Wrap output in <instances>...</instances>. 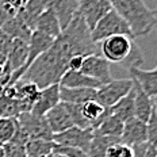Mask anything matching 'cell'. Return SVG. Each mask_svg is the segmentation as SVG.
I'll return each instance as SVG.
<instances>
[{
	"label": "cell",
	"instance_id": "obj_8",
	"mask_svg": "<svg viewBox=\"0 0 157 157\" xmlns=\"http://www.w3.org/2000/svg\"><path fill=\"white\" fill-rule=\"evenodd\" d=\"M77 12L84 19V22L87 23L90 30H92L95 25L107 12L113 10V4L110 3V0H77Z\"/></svg>",
	"mask_w": 157,
	"mask_h": 157
},
{
	"label": "cell",
	"instance_id": "obj_31",
	"mask_svg": "<svg viewBox=\"0 0 157 157\" xmlns=\"http://www.w3.org/2000/svg\"><path fill=\"white\" fill-rule=\"evenodd\" d=\"M53 150L63 153V155H65L67 157H90L84 150H81V149L71 148V146H60V145H57V144H54Z\"/></svg>",
	"mask_w": 157,
	"mask_h": 157
},
{
	"label": "cell",
	"instance_id": "obj_6",
	"mask_svg": "<svg viewBox=\"0 0 157 157\" xmlns=\"http://www.w3.org/2000/svg\"><path fill=\"white\" fill-rule=\"evenodd\" d=\"M94 138V129H81L72 126L63 133L53 134V142L60 146H71V148L81 149L88 155L91 141Z\"/></svg>",
	"mask_w": 157,
	"mask_h": 157
},
{
	"label": "cell",
	"instance_id": "obj_7",
	"mask_svg": "<svg viewBox=\"0 0 157 157\" xmlns=\"http://www.w3.org/2000/svg\"><path fill=\"white\" fill-rule=\"evenodd\" d=\"M16 119H18L19 126L27 134L29 140L53 141V133H52L45 117L35 115V114L27 111V113H22Z\"/></svg>",
	"mask_w": 157,
	"mask_h": 157
},
{
	"label": "cell",
	"instance_id": "obj_21",
	"mask_svg": "<svg viewBox=\"0 0 157 157\" xmlns=\"http://www.w3.org/2000/svg\"><path fill=\"white\" fill-rule=\"evenodd\" d=\"M0 30L4 31L6 34H8L10 37H12L15 39H23L26 42H29L30 35L33 33V30L22 21V18L19 15L8 19V21L0 27Z\"/></svg>",
	"mask_w": 157,
	"mask_h": 157
},
{
	"label": "cell",
	"instance_id": "obj_30",
	"mask_svg": "<svg viewBox=\"0 0 157 157\" xmlns=\"http://www.w3.org/2000/svg\"><path fill=\"white\" fill-rule=\"evenodd\" d=\"M146 134H148L146 142L157 149V113L155 109H153L148 122H146Z\"/></svg>",
	"mask_w": 157,
	"mask_h": 157
},
{
	"label": "cell",
	"instance_id": "obj_28",
	"mask_svg": "<svg viewBox=\"0 0 157 157\" xmlns=\"http://www.w3.org/2000/svg\"><path fill=\"white\" fill-rule=\"evenodd\" d=\"M3 150H4L6 157H27L26 152V144L11 140L7 144H3Z\"/></svg>",
	"mask_w": 157,
	"mask_h": 157
},
{
	"label": "cell",
	"instance_id": "obj_36",
	"mask_svg": "<svg viewBox=\"0 0 157 157\" xmlns=\"http://www.w3.org/2000/svg\"><path fill=\"white\" fill-rule=\"evenodd\" d=\"M153 104H155V110L157 113V98H153Z\"/></svg>",
	"mask_w": 157,
	"mask_h": 157
},
{
	"label": "cell",
	"instance_id": "obj_17",
	"mask_svg": "<svg viewBox=\"0 0 157 157\" xmlns=\"http://www.w3.org/2000/svg\"><path fill=\"white\" fill-rule=\"evenodd\" d=\"M58 84L61 87H67V88H95V90H98L102 86V83L99 80H96V78L87 76L80 71H69V69L63 75Z\"/></svg>",
	"mask_w": 157,
	"mask_h": 157
},
{
	"label": "cell",
	"instance_id": "obj_14",
	"mask_svg": "<svg viewBox=\"0 0 157 157\" xmlns=\"http://www.w3.org/2000/svg\"><path fill=\"white\" fill-rule=\"evenodd\" d=\"M133 80V88H134V117L141 119L142 122H148L150 114H152L155 104L153 99L149 95L145 94V91L141 88L136 78L130 77Z\"/></svg>",
	"mask_w": 157,
	"mask_h": 157
},
{
	"label": "cell",
	"instance_id": "obj_11",
	"mask_svg": "<svg viewBox=\"0 0 157 157\" xmlns=\"http://www.w3.org/2000/svg\"><path fill=\"white\" fill-rule=\"evenodd\" d=\"M61 102L60 99V84H52L49 87L41 88L37 96V100L33 104L30 113L39 117H45L49 110Z\"/></svg>",
	"mask_w": 157,
	"mask_h": 157
},
{
	"label": "cell",
	"instance_id": "obj_18",
	"mask_svg": "<svg viewBox=\"0 0 157 157\" xmlns=\"http://www.w3.org/2000/svg\"><path fill=\"white\" fill-rule=\"evenodd\" d=\"M34 30H37L39 33H44V34H46L53 39H56L61 34L63 29H61L60 21H58L57 15L54 14V11L52 8L46 7L44 10V12L38 16L37 22H35Z\"/></svg>",
	"mask_w": 157,
	"mask_h": 157
},
{
	"label": "cell",
	"instance_id": "obj_5",
	"mask_svg": "<svg viewBox=\"0 0 157 157\" xmlns=\"http://www.w3.org/2000/svg\"><path fill=\"white\" fill-rule=\"evenodd\" d=\"M132 88H133L132 78H118V80L113 78L110 83L102 84L98 88L95 100H98L106 109H110L118 100H121L123 96H126L132 91Z\"/></svg>",
	"mask_w": 157,
	"mask_h": 157
},
{
	"label": "cell",
	"instance_id": "obj_12",
	"mask_svg": "<svg viewBox=\"0 0 157 157\" xmlns=\"http://www.w3.org/2000/svg\"><path fill=\"white\" fill-rule=\"evenodd\" d=\"M146 140H148L146 122H142L141 119H138L136 117L125 121L123 132L122 136H121V142L126 144L129 146H134L146 142Z\"/></svg>",
	"mask_w": 157,
	"mask_h": 157
},
{
	"label": "cell",
	"instance_id": "obj_33",
	"mask_svg": "<svg viewBox=\"0 0 157 157\" xmlns=\"http://www.w3.org/2000/svg\"><path fill=\"white\" fill-rule=\"evenodd\" d=\"M84 57H86V56H75V57H72L71 61H69V65H68V69L69 71H80Z\"/></svg>",
	"mask_w": 157,
	"mask_h": 157
},
{
	"label": "cell",
	"instance_id": "obj_32",
	"mask_svg": "<svg viewBox=\"0 0 157 157\" xmlns=\"http://www.w3.org/2000/svg\"><path fill=\"white\" fill-rule=\"evenodd\" d=\"M12 42H14V38L0 30V54H3L6 58H7V54H8L10 49H11Z\"/></svg>",
	"mask_w": 157,
	"mask_h": 157
},
{
	"label": "cell",
	"instance_id": "obj_2",
	"mask_svg": "<svg viewBox=\"0 0 157 157\" xmlns=\"http://www.w3.org/2000/svg\"><path fill=\"white\" fill-rule=\"evenodd\" d=\"M98 46L100 56L110 64H122L129 69L132 67H141L144 63L141 50L130 35H111L98 44Z\"/></svg>",
	"mask_w": 157,
	"mask_h": 157
},
{
	"label": "cell",
	"instance_id": "obj_22",
	"mask_svg": "<svg viewBox=\"0 0 157 157\" xmlns=\"http://www.w3.org/2000/svg\"><path fill=\"white\" fill-rule=\"evenodd\" d=\"M46 7H48L46 0H27L23 10H22L18 15L21 16L22 21H23L31 30H34L35 22H37L38 16L44 12V10Z\"/></svg>",
	"mask_w": 157,
	"mask_h": 157
},
{
	"label": "cell",
	"instance_id": "obj_37",
	"mask_svg": "<svg viewBox=\"0 0 157 157\" xmlns=\"http://www.w3.org/2000/svg\"><path fill=\"white\" fill-rule=\"evenodd\" d=\"M0 157H6L4 156V150H3V146L0 145Z\"/></svg>",
	"mask_w": 157,
	"mask_h": 157
},
{
	"label": "cell",
	"instance_id": "obj_23",
	"mask_svg": "<svg viewBox=\"0 0 157 157\" xmlns=\"http://www.w3.org/2000/svg\"><path fill=\"white\" fill-rule=\"evenodd\" d=\"M109 111L110 114L118 117L123 122L133 118L134 117V88H132V91L126 96H123L121 100H118L114 106H111Z\"/></svg>",
	"mask_w": 157,
	"mask_h": 157
},
{
	"label": "cell",
	"instance_id": "obj_20",
	"mask_svg": "<svg viewBox=\"0 0 157 157\" xmlns=\"http://www.w3.org/2000/svg\"><path fill=\"white\" fill-rule=\"evenodd\" d=\"M96 90L95 88H67L60 86V99L63 103L83 104L88 100H95Z\"/></svg>",
	"mask_w": 157,
	"mask_h": 157
},
{
	"label": "cell",
	"instance_id": "obj_24",
	"mask_svg": "<svg viewBox=\"0 0 157 157\" xmlns=\"http://www.w3.org/2000/svg\"><path fill=\"white\" fill-rule=\"evenodd\" d=\"M119 141H121V138L110 137V136H103V134L98 133L96 130H94V138H92V141H91L88 156L90 157H104L106 156L107 149H109L113 144L119 142Z\"/></svg>",
	"mask_w": 157,
	"mask_h": 157
},
{
	"label": "cell",
	"instance_id": "obj_29",
	"mask_svg": "<svg viewBox=\"0 0 157 157\" xmlns=\"http://www.w3.org/2000/svg\"><path fill=\"white\" fill-rule=\"evenodd\" d=\"M104 157H134L133 148L126 144L122 142H115L107 149L106 156Z\"/></svg>",
	"mask_w": 157,
	"mask_h": 157
},
{
	"label": "cell",
	"instance_id": "obj_19",
	"mask_svg": "<svg viewBox=\"0 0 157 157\" xmlns=\"http://www.w3.org/2000/svg\"><path fill=\"white\" fill-rule=\"evenodd\" d=\"M78 107L83 118L90 123L92 129H96L104 121V118L109 115V109L102 106L98 100H88L83 104H78Z\"/></svg>",
	"mask_w": 157,
	"mask_h": 157
},
{
	"label": "cell",
	"instance_id": "obj_39",
	"mask_svg": "<svg viewBox=\"0 0 157 157\" xmlns=\"http://www.w3.org/2000/svg\"><path fill=\"white\" fill-rule=\"evenodd\" d=\"M42 157H48V156H42Z\"/></svg>",
	"mask_w": 157,
	"mask_h": 157
},
{
	"label": "cell",
	"instance_id": "obj_9",
	"mask_svg": "<svg viewBox=\"0 0 157 157\" xmlns=\"http://www.w3.org/2000/svg\"><path fill=\"white\" fill-rule=\"evenodd\" d=\"M80 72H83L87 76H91L99 80L102 84L110 83L113 80L111 75V64L100 54H90L86 56L81 64Z\"/></svg>",
	"mask_w": 157,
	"mask_h": 157
},
{
	"label": "cell",
	"instance_id": "obj_10",
	"mask_svg": "<svg viewBox=\"0 0 157 157\" xmlns=\"http://www.w3.org/2000/svg\"><path fill=\"white\" fill-rule=\"evenodd\" d=\"M45 119H46L48 125L50 127L53 134L63 133L65 130L69 129V127L75 126L67 103H63V102L56 104L53 109L49 110L48 113L45 114Z\"/></svg>",
	"mask_w": 157,
	"mask_h": 157
},
{
	"label": "cell",
	"instance_id": "obj_26",
	"mask_svg": "<svg viewBox=\"0 0 157 157\" xmlns=\"http://www.w3.org/2000/svg\"><path fill=\"white\" fill-rule=\"evenodd\" d=\"M54 142L46 140H29L26 144L27 157H42L49 156L53 152Z\"/></svg>",
	"mask_w": 157,
	"mask_h": 157
},
{
	"label": "cell",
	"instance_id": "obj_15",
	"mask_svg": "<svg viewBox=\"0 0 157 157\" xmlns=\"http://www.w3.org/2000/svg\"><path fill=\"white\" fill-rule=\"evenodd\" d=\"M127 71L130 73V77L136 78L146 95H149L152 99L157 98V67L150 71L141 69L140 67H132Z\"/></svg>",
	"mask_w": 157,
	"mask_h": 157
},
{
	"label": "cell",
	"instance_id": "obj_27",
	"mask_svg": "<svg viewBox=\"0 0 157 157\" xmlns=\"http://www.w3.org/2000/svg\"><path fill=\"white\" fill-rule=\"evenodd\" d=\"M18 119L12 117H2L0 118V145L11 141L16 133Z\"/></svg>",
	"mask_w": 157,
	"mask_h": 157
},
{
	"label": "cell",
	"instance_id": "obj_13",
	"mask_svg": "<svg viewBox=\"0 0 157 157\" xmlns=\"http://www.w3.org/2000/svg\"><path fill=\"white\" fill-rule=\"evenodd\" d=\"M54 39L49 35L44 34V33H39L37 30H33L30 39H29V56H27V61H26V65L22 71V73H25L26 69L30 67V64L35 58H38L41 54H44L45 52L48 50L49 48L53 45ZM23 76V75H22Z\"/></svg>",
	"mask_w": 157,
	"mask_h": 157
},
{
	"label": "cell",
	"instance_id": "obj_34",
	"mask_svg": "<svg viewBox=\"0 0 157 157\" xmlns=\"http://www.w3.org/2000/svg\"><path fill=\"white\" fill-rule=\"evenodd\" d=\"M48 157H67V156L63 155V153H60V152H56V150H53V152H52Z\"/></svg>",
	"mask_w": 157,
	"mask_h": 157
},
{
	"label": "cell",
	"instance_id": "obj_3",
	"mask_svg": "<svg viewBox=\"0 0 157 157\" xmlns=\"http://www.w3.org/2000/svg\"><path fill=\"white\" fill-rule=\"evenodd\" d=\"M113 8L127 22L133 37H145L155 29V14L144 0H110Z\"/></svg>",
	"mask_w": 157,
	"mask_h": 157
},
{
	"label": "cell",
	"instance_id": "obj_25",
	"mask_svg": "<svg viewBox=\"0 0 157 157\" xmlns=\"http://www.w3.org/2000/svg\"><path fill=\"white\" fill-rule=\"evenodd\" d=\"M123 125H125V122H123L122 119H119L118 117L110 114V111H109V115L104 118L103 122L94 130H96L98 133L103 134V136H110V137L121 138L122 132H123Z\"/></svg>",
	"mask_w": 157,
	"mask_h": 157
},
{
	"label": "cell",
	"instance_id": "obj_35",
	"mask_svg": "<svg viewBox=\"0 0 157 157\" xmlns=\"http://www.w3.org/2000/svg\"><path fill=\"white\" fill-rule=\"evenodd\" d=\"M153 14H155V29L153 30H156L157 33V4H156V8L153 10Z\"/></svg>",
	"mask_w": 157,
	"mask_h": 157
},
{
	"label": "cell",
	"instance_id": "obj_40",
	"mask_svg": "<svg viewBox=\"0 0 157 157\" xmlns=\"http://www.w3.org/2000/svg\"><path fill=\"white\" fill-rule=\"evenodd\" d=\"M156 157H157V156H156Z\"/></svg>",
	"mask_w": 157,
	"mask_h": 157
},
{
	"label": "cell",
	"instance_id": "obj_1",
	"mask_svg": "<svg viewBox=\"0 0 157 157\" xmlns=\"http://www.w3.org/2000/svg\"><path fill=\"white\" fill-rule=\"evenodd\" d=\"M69 61L71 58L53 44L44 54L33 61L21 78L37 84L39 88L57 84L68 71Z\"/></svg>",
	"mask_w": 157,
	"mask_h": 157
},
{
	"label": "cell",
	"instance_id": "obj_38",
	"mask_svg": "<svg viewBox=\"0 0 157 157\" xmlns=\"http://www.w3.org/2000/svg\"><path fill=\"white\" fill-rule=\"evenodd\" d=\"M0 6H2V0H0Z\"/></svg>",
	"mask_w": 157,
	"mask_h": 157
},
{
	"label": "cell",
	"instance_id": "obj_4",
	"mask_svg": "<svg viewBox=\"0 0 157 157\" xmlns=\"http://www.w3.org/2000/svg\"><path fill=\"white\" fill-rule=\"evenodd\" d=\"M118 34L133 37V33L130 30L127 22L114 8L107 12L91 30V38H92L95 44H100L103 39L109 38L111 35H118Z\"/></svg>",
	"mask_w": 157,
	"mask_h": 157
},
{
	"label": "cell",
	"instance_id": "obj_16",
	"mask_svg": "<svg viewBox=\"0 0 157 157\" xmlns=\"http://www.w3.org/2000/svg\"><path fill=\"white\" fill-rule=\"evenodd\" d=\"M48 7L54 11L60 21L61 29H65L68 23L75 18L78 10L77 0H46Z\"/></svg>",
	"mask_w": 157,
	"mask_h": 157
}]
</instances>
